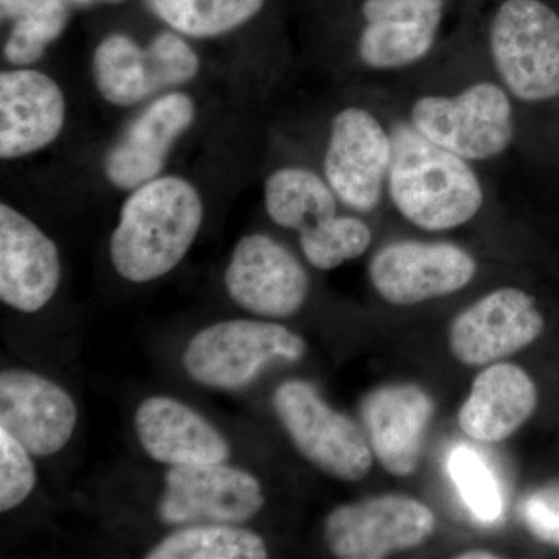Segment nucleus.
I'll return each mask as SVG.
<instances>
[{
  "mask_svg": "<svg viewBox=\"0 0 559 559\" xmlns=\"http://www.w3.org/2000/svg\"><path fill=\"white\" fill-rule=\"evenodd\" d=\"M274 407L294 447L316 468L345 481L362 480L373 466V451L358 426L330 407L310 382H283Z\"/></svg>",
  "mask_w": 559,
  "mask_h": 559,
  "instance_id": "0eeeda50",
  "label": "nucleus"
},
{
  "mask_svg": "<svg viewBox=\"0 0 559 559\" xmlns=\"http://www.w3.org/2000/svg\"><path fill=\"white\" fill-rule=\"evenodd\" d=\"M450 473L471 513L481 522H495L502 513V498L491 471L469 448L452 452Z\"/></svg>",
  "mask_w": 559,
  "mask_h": 559,
  "instance_id": "bb28decb",
  "label": "nucleus"
},
{
  "mask_svg": "<svg viewBox=\"0 0 559 559\" xmlns=\"http://www.w3.org/2000/svg\"><path fill=\"white\" fill-rule=\"evenodd\" d=\"M436 530L432 510L409 496L384 495L345 503L325 520L334 557L381 559L421 546Z\"/></svg>",
  "mask_w": 559,
  "mask_h": 559,
  "instance_id": "1a4fd4ad",
  "label": "nucleus"
},
{
  "mask_svg": "<svg viewBox=\"0 0 559 559\" xmlns=\"http://www.w3.org/2000/svg\"><path fill=\"white\" fill-rule=\"evenodd\" d=\"M148 559H264L263 538L231 524H198L176 530L148 551Z\"/></svg>",
  "mask_w": 559,
  "mask_h": 559,
  "instance_id": "393cba45",
  "label": "nucleus"
},
{
  "mask_svg": "<svg viewBox=\"0 0 559 559\" xmlns=\"http://www.w3.org/2000/svg\"><path fill=\"white\" fill-rule=\"evenodd\" d=\"M109 2H120V0H109Z\"/></svg>",
  "mask_w": 559,
  "mask_h": 559,
  "instance_id": "2f4dec72",
  "label": "nucleus"
},
{
  "mask_svg": "<svg viewBox=\"0 0 559 559\" xmlns=\"http://www.w3.org/2000/svg\"><path fill=\"white\" fill-rule=\"evenodd\" d=\"M390 131L388 194L400 215L428 231L459 229L476 218L485 191L473 162L430 142L407 120Z\"/></svg>",
  "mask_w": 559,
  "mask_h": 559,
  "instance_id": "f257e3e1",
  "label": "nucleus"
},
{
  "mask_svg": "<svg viewBox=\"0 0 559 559\" xmlns=\"http://www.w3.org/2000/svg\"><path fill=\"white\" fill-rule=\"evenodd\" d=\"M201 61L176 32H162L146 47L124 33H110L92 57V79L103 100L128 108L160 91L197 79Z\"/></svg>",
  "mask_w": 559,
  "mask_h": 559,
  "instance_id": "423d86ee",
  "label": "nucleus"
},
{
  "mask_svg": "<svg viewBox=\"0 0 559 559\" xmlns=\"http://www.w3.org/2000/svg\"><path fill=\"white\" fill-rule=\"evenodd\" d=\"M204 221L200 191L179 176L132 190L109 242L114 270L128 282L164 277L189 253Z\"/></svg>",
  "mask_w": 559,
  "mask_h": 559,
  "instance_id": "f03ea898",
  "label": "nucleus"
},
{
  "mask_svg": "<svg viewBox=\"0 0 559 559\" xmlns=\"http://www.w3.org/2000/svg\"><path fill=\"white\" fill-rule=\"evenodd\" d=\"M488 47L513 100L559 97V16L543 0H503L489 24Z\"/></svg>",
  "mask_w": 559,
  "mask_h": 559,
  "instance_id": "20e7f679",
  "label": "nucleus"
},
{
  "mask_svg": "<svg viewBox=\"0 0 559 559\" xmlns=\"http://www.w3.org/2000/svg\"><path fill=\"white\" fill-rule=\"evenodd\" d=\"M305 353L307 344L299 334L278 323L224 320L189 342L182 366L198 384L238 390L255 381L271 362H297Z\"/></svg>",
  "mask_w": 559,
  "mask_h": 559,
  "instance_id": "39448f33",
  "label": "nucleus"
},
{
  "mask_svg": "<svg viewBox=\"0 0 559 559\" xmlns=\"http://www.w3.org/2000/svg\"><path fill=\"white\" fill-rule=\"evenodd\" d=\"M373 234L366 221L356 216H334L299 234L305 259L320 271L340 267L369 250Z\"/></svg>",
  "mask_w": 559,
  "mask_h": 559,
  "instance_id": "a878e982",
  "label": "nucleus"
},
{
  "mask_svg": "<svg viewBox=\"0 0 559 559\" xmlns=\"http://www.w3.org/2000/svg\"><path fill=\"white\" fill-rule=\"evenodd\" d=\"M476 274L477 261L468 250L447 241L390 242L369 264L371 286L399 307L451 296Z\"/></svg>",
  "mask_w": 559,
  "mask_h": 559,
  "instance_id": "9d476101",
  "label": "nucleus"
},
{
  "mask_svg": "<svg viewBox=\"0 0 559 559\" xmlns=\"http://www.w3.org/2000/svg\"><path fill=\"white\" fill-rule=\"evenodd\" d=\"M73 2H76V3H92V2H95V0H73Z\"/></svg>",
  "mask_w": 559,
  "mask_h": 559,
  "instance_id": "7c9ffc66",
  "label": "nucleus"
},
{
  "mask_svg": "<svg viewBox=\"0 0 559 559\" xmlns=\"http://www.w3.org/2000/svg\"><path fill=\"white\" fill-rule=\"evenodd\" d=\"M60 84L35 69L0 73V157L31 156L53 143L66 123Z\"/></svg>",
  "mask_w": 559,
  "mask_h": 559,
  "instance_id": "a211bd4d",
  "label": "nucleus"
},
{
  "mask_svg": "<svg viewBox=\"0 0 559 559\" xmlns=\"http://www.w3.org/2000/svg\"><path fill=\"white\" fill-rule=\"evenodd\" d=\"M134 428L146 454L164 465H212L229 459V443L219 430L170 396L143 401L135 412Z\"/></svg>",
  "mask_w": 559,
  "mask_h": 559,
  "instance_id": "aec40b11",
  "label": "nucleus"
},
{
  "mask_svg": "<svg viewBox=\"0 0 559 559\" xmlns=\"http://www.w3.org/2000/svg\"><path fill=\"white\" fill-rule=\"evenodd\" d=\"M76 421L75 401L53 381L27 370L0 374V429L32 455L60 452L72 439Z\"/></svg>",
  "mask_w": 559,
  "mask_h": 559,
  "instance_id": "dca6fc26",
  "label": "nucleus"
},
{
  "mask_svg": "<svg viewBox=\"0 0 559 559\" xmlns=\"http://www.w3.org/2000/svg\"><path fill=\"white\" fill-rule=\"evenodd\" d=\"M406 120L430 142L473 164L499 159L516 134L513 97L491 80L474 81L451 95H421Z\"/></svg>",
  "mask_w": 559,
  "mask_h": 559,
  "instance_id": "7ed1b4c3",
  "label": "nucleus"
},
{
  "mask_svg": "<svg viewBox=\"0 0 559 559\" xmlns=\"http://www.w3.org/2000/svg\"><path fill=\"white\" fill-rule=\"evenodd\" d=\"M337 202L326 179L310 168H278L264 183V207L270 218L299 234L337 216Z\"/></svg>",
  "mask_w": 559,
  "mask_h": 559,
  "instance_id": "4be33fe9",
  "label": "nucleus"
},
{
  "mask_svg": "<svg viewBox=\"0 0 559 559\" xmlns=\"http://www.w3.org/2000/svg\"><path fill=\"white\" fill-rule=\"evenodd\" d=\"M31 452L10 436L7 430L0 429V511L16 509L28 496L36 485V471L33 465Z\"/></svg>",
  "mask_w": 559,
  "mask_h": 559,
  "instance_id": "cd10ccee",
  "label": "nucleus"
},
{
  "mask_svg": "<svg viewBox=\"0 0 559 559\" xmlns=\"http://www.w3.org/2000/svg\"><path fill=\"white\" fill-rule=\"evenodd\" d=\"M263 506L260 480L248 471L224 463L171 466L165 474L159 516L168 525L240 524Z\"/></svg>",
  "mask_w": 559,
  "mask_h": 559,
  "instance_id": "9b49d317",
  "label": "nucleus"
},
{
  "mask_svg": "<svg viewBox=\"0 0 559 559\" xmlns=\"http://www.w3.org/2000/svg\"><path fill=\"white\" fill-rule=\"evenodd\" d=\"M393 140L380 117L347 106L333 117L323 154V178L345 207L371 213L388 193Z\"/></svg>",
  "mask_w": 559,
  "mask_h": 559,
  "instance_id": "6e6552de",
  "label": "nucleus"
},
{
  "mask_svg": "<svg viewBox=\"0 0 559 559\" xmlns=\"http://www.w3.org/2000/svg\"><path fill=\"white\" fill-rule=\"evenodd\" d=\"M524 520L536 538L559 546V487L530 496L524 503Z\"/></svg>",
  "mask_w": 559,
  "mask_h": 559,
  "instance_id": "c85d7f7f",
  "label": "nucleus"
},
{
  "mask_svg": "<svg viewBox=\"0 0 559 559\" xmlns=\"http://www.w3.org/2000/svg\"><path fill=\"white\" fill-rule=\"evenodd\" d=\"M538 406V389L514 364H491L477 374L459 425L469 439L499 443L521 429Z\"/></svg>",
  "mask_w": 559,
  "mask_h": 559,
  "instance_id": "412c9836",
  "label": "nucleus"
},
{
  "mask_svg": "<svg viewBox=\"0 0 559 559\" xmlns=\"http://www.w3.org/2000/svg\"><path fill=\"white\" fill-rule=\"evenodd\" d=\"M224 285L250 314L286 319L304 307L310 277L299 260L270 235H246L235 246Z\"/></svg>",
  "mask_w": 559,
  "mask_h": 559,
  "instance_id": "f8f14e48",
  "label": "nucleus"
},
{
  "mask_svg": "<svg viewBox=\"0 0 559 559\" xmlns=\"http://www.w3.org/2000/svg\"><path fill=\"white\" fill-rule=\"evenodd\" d=\"M61 282L57 245L27 216L0 204V300L21 312L46 307Z\"/></svg>",
  "mask_w": 559,
  "mask_h": 559,
  "instance_id": "f3484780",
  "label": "nucleus"
},
{
  "mask_svg": "<svg viewBox=\"0 0 559 559\" xmlns=\"http://www.w3.org/2000/svg\"><path fill=\"white\" fill-rule=\"evenodd\" d=\"M459 559H496L500 558L495 551L489 550H466L462 555H457Z\"/></svg>",
  "mask_w": 559,
  "mask_h": 559,
  "instance_id": "c756f323",
  "label": "nucleus"
},
{
  "mask_svg": "<svg viewBox=\"0 0 559 559\" xmlns=\"http://www.w3.org/2000/svg\"><path fill=\"white\" fill-rule=\"evenodd\" d=\"M436 404L417 384H389L362 401L360 415L374 457L392 476L409 477L418 468Z\"/></svg>",
  "mask_w": 559,
  "mask_h": 559,
  "instance_id": "6ab92c4d",
  "label": "nucleus"
},
{
  "mask_svg": "<svg viewBox=\"0 0 559 559\" xmlns=\"http://www.w3.org/2000/svg\"><path fill=\"white\" fill-rule=\"evenodd\" d=\"M197 106L183 92L150 103L110 146L103 162L106 179L120 190H135L159 178L175 143L193 124Z\"/></svg>",
  "mask_w": 559,
  "mask_h": 559,
  "instance_id": "2eb2a0df",
  "label": "nucleus"
},
{
  "mask_svg": "<svg viewBox=\"0 0 559 559\" xmlns=\"http://www.w3.org/2000/svg\"><path fill=\"white\" fill-rule=\"evenodd\" d=\"M157 20L187 38L227 35L255 20L266 0H145Z\"/></svg>",
  "mask_w": 559,
  "mask_h": 559,
  "instance_id": "5701e85b",
  "label": "nucleus"
},
{
  "mask_svg": "<svg viewBox=\"0 0 559 559\" xmlns=\"http://www.w3.org/2000/svg\"><path fill=\"white\" fill-rule=\"evenodd\" d=\"M3 20L13 21L5 43V58L13 66H31L43 57L70 20L66 0H0Z\"/></svg>",
  "mask_w": 559,
  "mask_h": 559,
  "instance_id": "b1692460",
  "label": "nucleus"
},
{
  "mask_svg": "<svg viewBox=\"0 0 559 559\" xmlns=\"http://www.w3.org/2000/svg\"><path fill=\"white\" fill-rule=\"evenodd\" d=\"M358 58L373 72H396L429 57L444 17V0H364Z\"/></svg>",
  "mask_w": 559,
  "mask_h": 559,
  "instance_id": "4468645a",
  "label": "nucleus"
},
{
  "mask_svg": "<svg viewBox=\"0 0 559 559\" xmlns=\"http://www.w3.org/2000/svg\"><path fill=\"white\" fill-rule=\"evenodd\" d=\"M543 331L536 300L525 290L500 288L452 320L450 348L463 366H491L528 347Z\"/></svg>",
  "mask_w": 559,
  "mask_h": 559,
  "instance_id": "ddd939ff",
  "label": "nucleus"
}]
</instances>
